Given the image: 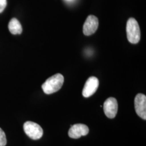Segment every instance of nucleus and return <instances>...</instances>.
<instances>
[{"mask_svg": "<svg viewBox=\"0 0 146 146\" xmlns=\"http://www.w3.org/2000/svg\"><path fill=\"white\" fill-rule=\"evenodd\" d=\"M64 78L61 74H56L48 78L42 85L44 93L51 94L58 91L62 87Z\"/></svg>", "mask_w": 146, "mask_h": 146, "instance_id": "nucleus-1", "label": "nucleus"}, {"mask_svg": "<svg viewBox=\"0 0 146 146\" xmlns=\"http://www.w3.org/2000/svg\"><path fill=\"white\" fill-rule=\"evenodd\" d=\"M99 85V81L98 78L94 76L90 77L87 80L84 84L82 95L84 98H89L93 95L97 90Z\"/></svg>", "mask_w": 146, "mask_h": 146, "instance_id": "nucleus-7", "label": "nucleus"}, {"mask_svg": "<svg viewBox=\"0 0 146 146\" xmlns=\"http://www.w3.org/2000/svg\"><path fill=\"white\" fill-rule=\"evenodd\" d=\"M99 26L98 19L93 15L88 16L83 27L84 34L86 36H90L97 31Z\"/></svg>", "mask_w": 146, "mask_h": 146, "instance_id": "nucleus-6", "label": "nucleus"}, {"mask_svg": "<svg viewBox=\"0 0 146 146\" xmlns=\"http://www.w3.org/2000/svg\"><path fill=\"white\" fill-rule=\"evenodd\" d=\"M7 6V0H0V13L3 12Z\"/></svg>", "mask_w": 146, "mask_h": 146, "instance_id": "nucleus-11", "label": "nucleus"}, {"mask_svg": "<svg viewBox=\"0 0 146 146\" xmlns=\"http://www.w3.org/2000/svg\"><path fill=\"white\" fill-rule=\"evenodd\" d=\"M136 113L143 120H146V96L144 94H137L134 100Z\"/></svg>", "mask_w": 146, "mask_h": 146, "instance_id": "nucleus-4", "label": "nucleus"}, {"mask_svg": "<svg viewBox=\"0 0 146 146\" xmlns=\"http://www.w3.org/2000/svg\"><path fill=\"white\" fill-rule=\"evenodd\" d=\"M7 145V139L5 133L0 128V146H5Z\"/></svg>", "mask_w": 146, "mask_h": 146, "instance_id": "nucleus-10", "label": "nucleus"}, {"mask_svg": "<svg viewBox=\"0 0 146 146\" xmlns=\"http://www.w3.org/2000/svg\"><path fill=\"white\" fill-rule=\"evenodd\" d=\"M127 36L129 42L133 44L137 43L140 40L141 33L138 22L134 18L128 19L126 26Z\"/></svg>", "mask_w": 146, "mask_h": 146, "instance_id": "nucleus-2", "label": "nucleus"}, {"mask_svg": "<svg viewBox=\"0 0 146 146\" xmlns=\"http://www.w3.org/2000/svg\"><path fill=\"white\" fill-rule=\"evenodd\" d=\"M89 133L88 126L78 123L72 125L68 131L69 136L72 139H78L82 136L87 135Z\"/></svg>", "mask_w": 146, "mask_h": 146, "instance_id": "nucleus-8", "label": "nucleus"}, {"mask_svg": "<svg viewBox=\"0 0 146 146\" xmlns=\"http://www.w3.org/2000/svg\"><path fill=\"white\" fill-rule=\"evenodd\" d=\"M118 104L114 98L110 97L104 101V110L105 115L110 119H113L117 114Z\"/></svg>", "mask_w": 146, "mask_h": 146, "instance_id": "nucleus-5", "label": "nucleus"}, {"mask_svg": "<svg viewBox=\"0 0 146 146\" xmlns=\"http://www.w3.org/2000/svg\"><path fill=\"white\" fill-rule=\"evenodd\" d=\"M8 28L11 33L13 35L21 34L22 32V27L20 22L15 18H13L8 25Z\"/></svg>", "mask_w": 146, "mask_h": 146, "instance_id": "nucleus-9", "label": "nucleus"}, {"mask_svg": "<svg viewBox=\"0 0 146 146\" xmlns=\"http://www.w3.org/2000/svg\"><path fill=\"white\" fill-rule=\"evenodd\" d=\"M23 129L27 135L33 140L40 139L43 134L41 127L31 121H27L24 123Z\"/></svg>", "mask_w": 146, "mask_h": 146, "instance_id": "nucleus-3", "label": "nucleus"}]
</instances>
